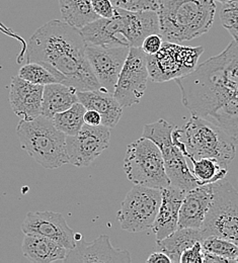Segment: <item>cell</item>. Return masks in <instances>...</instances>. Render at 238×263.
Listing matches in <instances>:
<instances>
[{"mask_svg":"<svg viewBox=\"0 0 238 263\" xmlns=\"http://www.w3.org/2000/svg\"><path fill=\"white\" fill-rule=\"evenodd\" d=\"M111 129L85 125L74 136H66L68 162L76 167H88L109 146Z\"/></svg>","mask_w":238,"mask_h":263,"instance_id":"12","label":"cell"},{"mask_svg":"<svg viewBox=\"0 0 238 263\" xmlns=\"http://www.w3.org/2000/svg\"><path fill=\"white\" fill-rule=\"evenodd\" d=\"M163 37L160 33H152L146 36L141 45L142 50L146 55L156 54L162 47Z\"/></svg>","mask_w":238,"mask_h":263,"instance_id":"33","label":"cell"},{"mask_svg":"<svg viewBox=\"0 0 238 263\" xmlns=\"http://www.w3.org/2000/svg\"><path fill=\"white\" fill-rule=\"evenodd\" d=\"M186 194L187 191L172 184L161 190V203L151 229L156 240L164 239L177 230L179 209Z\"/></svg>","mask_w":238,"mask_h":263,"instance_id":"19","label":"cell"},{"mask_svg":"<svg viewBox=\"0 0 238 263\" xmlns=\"http://www.w3.org/2000/svg\"><path fill=\"white\" fill-rule=\"evenodd\" d=\"M213 199V183L187 192L179 209L178 228L201 229ZM177 228V229H178Z\"/></svg>","mask_w":238,"mask_h":263,"instance_id":"18","label":"cell"},{"mask_svg":"<svg viewBox=\"0 0 238 263\" xmlns=\"http://www.w3.org/2000/svg\"><path fill=\"white\" fill-rule=\"evenodd\" d=\"M78 101L77 90L63 83H52L44 86L42 115L48 119L64 111Z\"/></svg>","mask_w":238,"mask_h":263,"instance_id":"23","label":"cell"},{"mask_svg":"<svg viewBox=\"0 0 238 263\" xmlns=\"http://www.w3.org/2000/svg\"><path fill=\"white\" fill-rule=\"evenodd\" d=\"M44 85H38L22 79L11 78L9 86V104L13 112L25 121H32L42 115Z\"/></svg>","mask_w":238,"mask_h":263,"instance_id":"17","label":"cell"},{"mask_svg":"<svg viewBox=\"0 0 238 263\" xmlns=\"http://www.w3.org/2000/svg\"><path fill=\"white\" fill-rule=\"evenodd\" d=\"M203 53L202 46L186 47L166 41L156 54L147 55L149 78L162 83L187 76L196 69Z\"/></svg>","mask_w":238,"mask_h":263,"instance_id":"9","label":"cell"},{"mask_svg":"<svg viewBox=\"0 0 238 263\" xmlns=\"http://www.w3.org/2000/svg\"><path fill=\"white\" fill-rule=\"evenodd\" d=\"M81 33L86 44L96 46H126L129 47L127 41L119 33L116 18L100 17L97 21L82 28Z\"/></svg>","mask_w":238,"mask_h":263,"instance_id":"22","label":"cell"},{"mask_svg":"<svg viewBox=\"0 0 238 263\" xmlns=\"http://www.w3.org/2000/svg\"><path fill=\"white\" fill-rule=\"evenodd\" d=\"M131 261L129 251L114 247L108 236L102 235L91 242H86L82 238L77 240L75 246L68 250L62 262L130 263Z\"/></svg>","mask_w":238,"mask_h":263,"instance_id":"15","label":"cell"},{"mask_svg":"<svg viewBox=\"0 0 238 263\" xmlns=\"http://www.w3.org/2000/svg\"><path fill=\"white\" fill-rule=\"evenodd\" d=\"M114 17L118 25L119 33L127 41L129 47H141L146 36L152 33H160L159 18L156 11H129L116 7Z\"/></svg>","mask_w":238,"mask_h":263,"instance_id":"16","label":"cell"},{"mask_svg":"<svg viewBox=\"0 0 238 263\" xmlns=\"http://www.w3.org/2000/svg\"><path fill=\"white\" fill-rule=\"evenodd\" d=\"M180 263H204V250L201 241L195 243L182 252Z\"/></svg>","mask_w":238,"mask_h":263,"instance_id":"32","label":"cell"},{"mask_svg":"<svg viewBox=\"0 0 238 263\" xmlns=\"http://www.w3.org/2000/svg\"><path fill=\"white\" fill-rule=\"evenodd\" d=\"M17 76L22 79L38 85H48L52 83H60L58 78L45 66L35 62H30L23 66Z\"/></svg>","mask_w":238,"mask_h":263,"instance_id":"29","label":"cell"},{"mask_svg":"<svg viewBox=\"0 0 238 263\" xmlns=\"http://www.w3.org/2000/svg\"><path fill=\"white\" fill-rule=\"evenodd\" d=\"M15 131L22 148L38 164L57 169L69 163L66 135L54 126L51 119L41 115L32 121L21 120Z\"/></svg>","mask_w":238,"mask_h":263,"instance_id":"5","label":"cell"},{"mask_svg":"<svg viewBox=\"0 0 238 263\" xmlns=\"http://www.w3.org/2000/svg\"><path fill=\"white\" fill-rule=\"evenodd\" d=\"M146 262L148 263H171L170 257L162 251H157L149 255Z\"/></svg>","mask_w":238,"mask_h":263,"instance_id":"36","label":"cell"},{"mask_svg":"<svg viewBox=\"0 0 238 263\" xmlns=\"http://www.w3.org/2000/svg\"><path fill=\"white\" fill-rule=\"evenodd\" d=\"M181 101L193 115L205 119L238 140V43L232 41L187 76L175 79Z\"/></svg>","mask_w":238,"mask_h":263,"instance_id":"1","label":"cell"},{"mask_svg":"<svg viewBox=\"0 0 238 263\" xmlns=\"http://www.w3.org/2000/svg\"><path fill=\"white\" fill-rule=\"evenodd\" d=\"M22 250L24 256L34 263L63 261L68 252L54 240L35 234H25Z\"/></svg>","mask_w":238,"mask_h":263,"instance_id":"21","label":"cell"},{"mask_svg":"<svg viewBox=\"0 0 238 263\" xmlns=\"http://www.w3.org/2000/svg\"><path fill=\"white\" fill-rule=\"evenodd\" d=\"M86 42L81 31L64 21H51L40 27L28 42L27 63L48 68L60 83L77 91L100 89L86 55Z\"/></svg>","mask_w":238,"mask_h":263,"instance_id":"2","label":"cell"},{"mask_svg":"<svg viewBox=\"0 0 238 263\" xmlns=\"http://www.w3.org/2000/svg\"><path fill=\"white\" fill-rule=\"evenodd\" d=\"M215 12L214 0H162L157 11L160 34L172 43L199 37L211 29Z\"/></svg>","mask_w":238,"mask_h":263,"instance_id":"4","label":"cell"},{"mask_svg":"<svg viewBox=\"0 0 238 263\" xmlns=\"http://www.w3.org/2000/svg\"><path fill=\"white\" fill-rule=\"evenodd\" d=\"M201 232L203 239L217 236L238 245V191L225 178L213 183V199Z\"/></svg>","mask_w":238,"mask_h":263,"instance_id":"7","label":"cell"},{"mask_svg":"<svg viewBox=\"0 0 238 263\" xmlns=\"http://www.w3.org/2000/svg\"><path fill=\"white\" fill-rule=\"evenodd\" d=\"M119 8L129 11H158L162 0H111Z\"/></svg>","mask_w":238,"mask_h":263,"instance_id":"31","label":"cell"},{"mask_svg":"<svg viewBox=\"0 0 238 263\" xmlns=\"http://www.w3.org/2000/svg\"><path fill=\"white\" fill-rule=\"evenodd\" d=\"M77 99L86 109H95L102 117V126L115 128L123 116V106L114 97V93L103 89L77 91Z\"/></svg>","mask_w":238,"mask_h":263,"instance_id":"20","label":"cell"},{"mask_svg":"<svg viewBox=\"0 0 238 263\" xmlns=\"http://www.w3.org/2000/svg\"><path fill=\"white\" fill-rule=\"evenodd\" d=\"M85 106L77 101L68 109L56 114L52 121L54 126L66 136H74L84 126Z\"/></svg>","mask_w":238,"mask_h":263,"instance_id":"27","label":"cell"},{"mask_svg":"<svg viewBox=\"0 0 238 263\" xmlns=\"http://www.w3.org/2000/svg\"><path fill=\"white\" fill-rule=\"evenodd\" d=\"M148 78L147 55L141 47H130L115 87L114 97L123 107L139 103L146 91Z\"/></svg>","mask_w":238,"mask_h":263,"instance_id":"11","label":"cell"},{"mask_svg":"<svg viewBox=\"0 0 238 263\" xmlns=\"http://www.w3.org/2000/svg\"><path fill=\"white\" fill-rule=\"evenodd\" d=\"M203 250L225 258L228 262H235L238 256V245L217 236L206 237L202 241Z\"/></svg>","mask_w":238,"mask_h":263,"instance_id":"28","label":"cell"},{"mask_svg":"<svg viewBox=\"0 0 238 263\" xmlns=\"http://www.w3.org/2000/svg\"><path fill=\"white\" fill-rule=\"evenodd\" d=\"M202 240L201 229L178 228L164 239L156 240V245L159 251H162L170 257L171 263H180L182 252Z\"/></svg>","mask_w":238,"mask_h":263,"instance_id":"24","label":"cell"},{"mask_svg":"<svg viewBox=\"0 0 238 263\" xmlns=\"http://www.w3.org/2000/svg\"><path fill=\"white\" fill-rule=\"evenodd\" d=\"M160 203L161 190L134 184L117 214L121 228L130 233L152 229Z\"/></svg>","mask_w":238,"mask_h":263,"instance_id":"10","label":"cell"},{"mask_svg":"<svg viewBox=\"0 0 238 263\" xmlns=\"http://www.w3.org/2000/svg\"><path fill=\"white\" fill-rule=\"evenodd\" d=\"M124 171L127 178L136 185L159 190L170 185L159 147L145 137L128 145L124 158Z\"/></svg>","mask_w":238,"mask_h":263,"instance_id":"6","label":"cell"},{"mask_svg":"<svg viewBox=\"0 0 238 263\" xmlns=\"http://www.w3.org/2000/svg\"><path fill=\"white\" fill-rule=\"evenodd\" d=\"M96 13L103 18H112L115 14V5L111 0H91Z\"/></svg>","mask_w":238,"mask_h":263,"instance_id":"34","label":"cell"},{"mask_svg":"<svg viewBox=\"0 0 238 263\" xmlns=\"http://www.w3.org/2000/svg\"><path fill=\"white\" fill-rule=\"evenodd\" d=\"M220 20L223 28L231 34L233 41L238 43V0L223 3Z\"/></svg>","mask_w":238,"mask_h":263,"instance_id":"30","label":"cell"},{"mask_svg":"<svg viewBox=\"0 0 238 263\" xmlns=\"http://www.w3.org/2000/svg\"><path fill=\"white\" fill-rule=\"evenodd\" d=\"M102 120L101 115L95 109H86L84 114V124L88 126H100L102 125Z\"/></svg>","mask_w":238,"mask_h":263,"instance_id":"35","label":"cell"},{"mask_svg":"<svg viewBox=\"0 0 238 263\" xmlns=\"http://www.w3.org/2000/svg\"><path fill=\"white\" fill-rule=\"evenodd\" d=\"M174 128V125L160 119L157 122L145 125L142 137L152 140L159 147L170 184L189 192L197 187L198 183L188 166L186 156L172 140Z\"/></svg>","mask_w":238,"mask_h":263,"instance_id":"8","label":"cell"},{"mask_svg":"<svg viewBox=\"0 0 238 263\" xmlns=\"http://www.w3.org/2000/svg\"><path fill=\"white\" fill-rule=\"evenodd\" d=\"M216 1H219L221 3H227V2H230V1H233V0H216Z\"/></svg>","mask_w":238,"mask_h":263,"instance_id":"38","label":"cell"},{"mask_svg":"<svg viewBox=\"0 0 238 263\" xmlns=\"http://www.w3.org/2000/svg\"><path fill=\"white\" fill-rule=\"evenodd\" d=\"M235 262H238V256L236 257V259H235Z\"/></svg>","mask_w":238,"mask_h":263,"instance_id":"39","label":"cell"},{"mask_svg":"<svg viewBox=\"0 0 238 263\" xmlns=\"http://www.w3.org/2000/svg\"><path fill=\"white\" fill-rule=\"evenodd\" d=\"M130 47L126 46H86L88 62L101 87L114 93L122 68L125 64Z\"/></svg>","mask_w":238,"mask_h":263,"instance_id":"13","label":"cell"},{"mask_svg":"<svg viewBox=\"0 0 238 263\" xmlns=\"http://www.w3.org/2000/svg\"><path fill=\"white\" fill-rule=\"evenodd\" d=\"M59 6L64 22L79 30L100 18L91 0H59Z\"/></svg>","mask_w":238,"mask_h":263,"instance_id":"25","label":"cell"},{"mask_svg":"<svg viewBox=\"0 0 238 263\" xmlns=\"http://www.w3.org/2000/svg\"><path fill=\"white\" fill-rule=\"evenodd\" d=\"M172 140L186 157L215 159L227 168L236 154L235 138L217 125L193 115L184 129L174 128Z\"/></svg>","mask_w":238,"mask_h":263,"instance_id":"3","label":"cell"},{"mask_svg":"<svg viewBox=\"0 0 238 263\" xmlns=\"http://www.w3.org/2000/svg\"><path fill=\"white\" fill-rule=\"evenodd\" d=\"M221 263L228 262L225 258L220 257L218 255H215L213 253L204 251V263Z\"/></svg>","mask_w":238,"mask_h":263,"instance_id":"37","label":"cell"},{"mask_svg":"<svg viewBox=\"0 0 238 263\" xmlns=\"http://www.w3.org/2000/svg\"><path fill=\"white\" fill-rule=\"evenodd\" d=\"M186 158L190 159L193 164L191 171L198 185L215 183L226 177L228 168L220 164L215 159H211V158L196 159L191 156H188Z\"/></svg>","mask_w":238,"mask_h":263,"instance_id":"26","label":"cell"},{"mask_svg":"<svg viewBox=\"0 0 238 263\" xmlns=\"http://www.w3.org/2000/svg\"><path fill=\"white\" fill-rule=\"evenodd\" d=\"M237 145H238V140H237Z\"/></svg>","mask_w":238,"mask_h":263,"instance_id":"40","label":"cell"},{"mask_svg":"<svg viewBox=\"0 0 238 263\" xmlns=\"http://www.w3.org/2000/svg\"><path fill=\"white\" fill-rule=\"evenodd\" d=\"M24 234H35L59 243L67 250L75 246V233L60 213L30 212L22 224Z\"/></svg>","mask_w":238,"mask_h":263,"instance_id":"14","label":"cell"}]
</instances>
